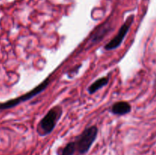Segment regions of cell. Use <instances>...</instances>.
Returning <instances> with one entry per match:
<instances>
[{"label":"cell","instance_id":"cell-1","mask_svg":"<svg viewBox=\"0 0 156 155\" xmlns=\"http://www.w3.org/2000/svg\"><path fill=\"white\" fill-rule=\"evenodd\" d=\"M62 115V109L59 106L50 109L38 123L37 132L41 136H46L53 131Z\"/></svg>","mask_w":156,"mask_h":155},{"label":"cell","instance_id":"cell-2","mask_svg":"<svg viewBox=\"0 0 156 155\" xmlns=\"http://www.w3.org/2000/svg\"><path fill=\"white\" fill-rule=\"evenodd\" d=\"M98 129L96 126L86 128L75 141L76 144V150L81 154L86 153L97 138Z\"/></svg>","mask_w":156,"mask_h":155},{"label":"cell","instance_id":"cell-3","mask_svg":"<svg viewBox=\"0 0 156 155\" xmlns=\"http://www.w3.org/2000/svg\"><path fill=\"white\" fill-rule=\"evenodd\" d=\"M49 84H50V78L48 77L44 81L41 82L40 84H38L37 86L35 87L34 88H33L31 91H28V92L25 93V94H24L23 95L20 96V97H16V98L12 99V100H8V101L5 102V103H0V109H11V108H13L15 107V106H18L20 103H24V102L30 100V99H32L33 97H36L37 94L43 92V91L47 88V87L48 86Z\"/></svg>","mask_w":156,"mask_h":155},{"label":"cell","instance_id":"cell-4","mask_svg":"<svg viewBox=\"0 0 156 155\" xmlns=\"http://www.w3.org/2000/svg\"><path fill=\"white\" fill-rule=\"evenodd\" d=\"M133 15H130V16L126 20V21L123 23V25L120 27V30H119L117 35H116L109 43H108L105 46V50H115V49L118 48V47L121 45L122 42H123V40H124L125 36H126L127 33L129 32V28H130L131 25H132L133 24Z\"/></svg>","mask_w":156,"mask_h":155},{"label":"cell","instance_id":"cell-5","mask_svg":"<svg viewBox=\"0 0 156 155\" xmlns=\"http://www.w3.org/2000/svg\"><path fill=\"white\" fill-rule=\"evenodd\" d=\"M132 110L131 105L126 101H119L111 106V112L114 115H123L129 113Z\"/></svg>","mask_w":156,"mask_h":155},{"label":"cell","instance_id":"cell-6","mask_svg":"<svg viewBox=\"0 0 156 155\" xmlns=\"http://www.w3.org/2000/svg\"><path fill=\"white\" fill-rule=\"evenodd\" d=\"M108 81H109V77H103L101 78H98L94 83L91 84V85H90V87L88 89V93L90 94H94L98 90H100L101 88L106 86L108 84Z\"/></svg>","mask_w":156,"mask_h":155},{"label":"cell","instance_id":"cell-7","mask_svg":"<svg viewBox=\"0 0 156 155\" xmlns=\"http://www.w3.org/2000/svg\"><path fill=\"white\" fill-rule=\"evenodd\" d=\"M76 151V144L75 141L69 142L63 148L60 150L59 155H73Z\"/></svg>","mask_w":156,"mask_h":155},{"label":"cell","instance_id":"cell-8","mask_svg":"<svg viewBox=\"0 0 156 155\" xmlns=\"http://www.w3.org/2000/svg\"><path fill=\"white\" fill-rule=\"evenodd\" d=\"M102 28H98L97 30V33L95 34H94V36H92V39H91V42L95 43L98 42V40H101V38H103L105 36V35L106 33V32L108 31V30L109 29V26L106 27V26H101Z\"/></svg>","mask_w":156,"mask_h":155}]
</instances>
